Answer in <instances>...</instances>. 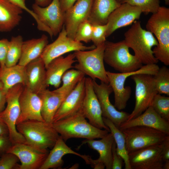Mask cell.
<instances>
[{"label":"cell","instance_id":"44","mask_svg":"<svg viewBox=\"0 0 169 169\" xmlns=\"http://www.w3.org/2000/svg\"><path fill=\"white\" fill-rule=\"evenodd\" d=\"M162 155L164 162L169 161V135L161 143Z\"/></svg>","mask_w":169,"mask_h":169},{"label":"cell","instance_id":"30","mask_svg":"<svg viewBox=\"0 0 169 169\" xmlns=\"http://www.w3.org/2000/svg\"><path fill=\"white\" fill-rule=\"evenodd\" d=\"M25 67L18 64L11 67L0 66V88L6 91L15 85L25 84ZM25 86V85H24Z\"/></svg>","mask_w":169,"mask_h":169},{"label":"cell","instance_id":"28","mask_svg":"<svg viewBox=\"0 0 169 169\" xmlns=\"http://www.w3.org/2000/svg\"><path fill=\"white\" fill-rule=\"evenodd\" d=\"M48 43V37L45 34L38 38L23 41L21 54L18 64L25 66L31 61L40 57Z\"/></svg>","mask_w":169,"mask_h":169},{"label":"cell","instance_id":"15","mask_svg":"<svg viewBox=\"0 0 169 169\" xmlns=\"http://www.w3.org/2000/svg\"><path fill=\"white\" fill-rule=\"evenodd\" d=\"M32 8L39 21L51 30L53 36L59 34L64 25L65 12L61 9L59 0H52L45 7L34 3Z\"/></svg>","mask_w":169,"mask_h":169},{"label":"cell","instance_id":"34","mask_svg":"<svg viewBox=\"0 0 169 169\" xmlns=\"http://www.w3.org/2000/svg\"><path fill=\"white\" fill-rule=\"evenodd\" d=\"M155 85L160 94L169 95V69L166 66L160 68L153 75Z\"/></svg>","mask_w":169,"mask_h":169},{"label":"cell","instance_id":"13","mask_svg":"<svg viewBox=\"0 0 169 169\" xmlns=\"http://www.w3.org/2000/svg\"><path fill=\"white\" fill-rule=\"evenodd\" d=\"M92 84L101 106L102 116L110 120L119 128L122 123L127 120L129 114L117 110L111 103L109 96L113 90L109 84L101 81L99 84L92 80Z\"/></svg>","mask_w":169,"mask_h":169},{"label":"cell","instance_id":"4","mask_svg":"<svg viewBox=\"0 0 169 169\" xmlns=\"http://www.w3.org/2000/svg\"><path fill=\"white\" fill-rule=\"evenodd\" d=\"M26 143L43 149L52 148L60 135L52 125L44 121L28 120L16 125Z\"/></svg>","mask_w":169,"mask_h":169},{"label":"cell","instance_id":"48","mask_svg":"<svg viewBox=\"0 0 169 169\" xmlns=\"http://www.w3.org/2000/svg\"><path fill=\"white\" fill-rule=\"evenodd\" d=\"M35 3L41 7H45L50 3L52 0H35Z\"/></svg>","mask_w":169,"mask_h":169},{"label":"cell","instance_id":"1","mask_svg":"<svg viewBox=\"0 0 169 169\" xmlns=\"http://www.w3.org/2000/svg\"><path fill=\"white\" fill-rule=\"evenodd\" d=\"M52 125L65 142L71 138L101 139L109 132L88 122L81 109L73 115L53 123Z\"/></svg>","mask_w":169,"mask_h":169},{"label":"cell","instance_id":"40","mask_svg":"<svg viewBox=\"0 0 169 169\" xmlns=\"http://www.w3.org/2000/svg\"><path fill=\"white\" fill-rule=\"evenodd\" d=\"M9 44V41L7 38L0 40V66L5 65Z\"/></svg>","mask_w":169,"mask_h":169},{"label":"cell","instance_id":"39","mask_svg":"<svg viewBox=\"0 0 169 169\" xmlns=\"http://www.w3.org/2000/svg\"><path fill=\"white\" fill-rule=\"evenodd\" d=\"M19 161L14 154L6 152L0 157V169H18Z\"/></svg>","mask_w":169,"mask_h":169},{"label":"cell","instance_id":"3","mask_svg":"<svg viewBox=\"0 0 169 169\" xmlns=\"http://www.w3.org/2000/svg\"><path fill=\"white\" fill-rule=\"evenodd\" d=\"M146 28L155 35L158 42L152 50L154 56L165 65H169V8L160 6L149 18Z\"/></svg>","mask_w":169,"mask_h":169},{"label":"cell","instance_id":"35","mask_svg":"<svg viewBox=\"0 0 169 169\" xmlns=\"http://www.w3.org/2000/svg\"><path fill=\"white\" fill-rule=\"evenodd\" d=\"M155 112L169 122V97L157 93L154 97L150 105Z\"/></svg>","mask_w":169,"mask_h":169},{"label":"cell","instance_id":"17","mask_svg":"<svg viewBox=\"0 0 169 169\" xmlns=\"http://www.w3.org/2000/svg\"><path fill=\"white\" fill-rule=\"evenodd\" d=\"M142 13L139 7L126 3H121L108 17L106 38L117 29L131 25L139 19Z\"/></svg>","mask_w":169,"mask_h":169},{"label":"cell","instance_id":"2","mask_svg":"<svg viewBox=\"0 0 169 169\" xmlns=\"http://www.w3.org/2000/svg\"><path fill=\"white\" fill-rule=\"evenodd\" d=\"M124 35L125 44L141 63L146 65L158 62L152 50L157 45V41L151 32L142 28L139 21H135Z\"/></svg>","mask_w":169,"mask_h":169},{"label":"cell","instance_id":"49","mask_svg":"<svg viewBox=\"0 0 169 169\" xmlns=\"http://www.w3.org/2000/svg\"><path fill=\"white\" fill-rule=\"evenodd\" d=\"M169 169V161H166L164 162L163 169Z\"/></svg>","mask_w":169,"mask_h":169},{"label":"cell","instance_id":"41","mask_svg":"<svg viewBox=\"0 0 169 169\" xmlns=\"http://www.w3.org/2000/svg\"><path fill=\"white\" fill-rule=\"evenodd\" d=\"M112 169H121L123 166V160L116 152V145L115 141L112 147Z\"/></svg>","mask_w":169,"mask_h":169},{"label":"cell","instance_id":"46","mask_svg":"<svg viewBox=\"0 0 169 169\" xmlns=\"http://www.w3.org/2000/svg\"><path fill=\"white\" fill-rule=\"evenodd\" d=\"M7 91L0 88V113L5 108L6 103V94Z\"/></svg>","mask_w":169,"mask_h":169},{"label":"cell","instance_id":"14","mask_svg":"<svg viewBox=\"0 0 169 169\" xmlns=\"http://www.w3.org/2000/svg\"><path fill=\"white\" fill-rule=\"evenodd\" d=\"M128 158L131 169H163L161 143L131 152Z\"/></svg>","mask_w":169,"mask_h":169},{"label":"cell","instance_id":"50","mask_svg":"<svg viewBox=\"0 0 169 169\" xmlns=\"http://www.w3.org/2000/svg\"><path fill=\"white\" fill-rule=\"evenodd\" d=\"M166 4L168 5L169 4V0H164Z\"/></svg>","mask_w":169,"mask_h":169},{"label":"cell","instance_id":"42","mask_svg":"<svg viewBox=\"0 0 169 169\" xmlns=\"http://www.w3.org/2000/svg\"><path fill=\"white\" fill-rule=\"evenodd\" d=\"M12 145L9 136H0V157L7 152Z\"/></svg>","mask_w":169,"mask_h":169},{"label":"cell","instance_id":"32","mask_svg":"<svg viewBox=\"0 0 169 169\" xmlns=\"http://www.w3.org/2000/svg\"><path fill=\"white\" fill-rule=\"evenodd\" d=\"M85 74L80 70L71 69L66 71L63 75L62 85L55 90L61 92H71L77 84L85 77Z\"/></svg>","mask_w":169,"mask_h":169},{"label":"cell","instance_id":"31","mask_svg":"<svg viewBox=\"0 0 169 169\" xmlns=\"http://www.w3.org/2000/svg\"><path fill=\"white\" fill-rule=\"evenodd\" d=\"M105 125L109 128L112 134L116 145L117 153L121 156L125 164V169H131L129 164L128 154L126 150L125 140L124 135L122 131L109 119L103 117Z\"/></svg>","mask_w":169,"mask_h":169},{"label":"cell","instance_id":"25","mask_svg":"<svg viewBox=\"0 0 169 169\" xmlns=\"http://www.w3.org/2000/svg\"><path fill=\"white\" fill-rule=\"evenodd\" d=\"M67 154H72L80 157L87 164L88 163L90 156L81 155L74 151L59 136L40 169L60 168L64 164L62 158Z\"/></svg>","mask_w":169,"mask_h":169},{"label":"cell","instance_id":"6","mask_svg":"<svg viewBox=\"0 0 169 169\" xmlns=\"http://www.w3.org/2000/svg\"><path fill=\"white\" fill-rule=\"evenodd\" d=\"M105 42L92 50L74 51V53L78 63L74 68L82 72L92 80L98 79L101 81L109 84L104 63Z\"/></svg>","mask_w":169,"mask_h":169},{"label":"cell","instance_id":"24","mask_svg":"<svg viewBox=\"0 0 169 169\" xmlns=\"http://www.w3.org/2000/svg\"><path fill=\"white\" fill-rule=\"evenodd\" d=\"M70 92L50 91L46 89L38 94L41 101V114L44 121L53 123L55 114Z\"/></svg>","mask_w":169,"mask_h":169},{"label":"cell","instance_id":"51","mask_svg":"<svg viewBox=\"0 0 169 169\" xmlns=\"http://www.w3.org/2000/svg\"><path fill=\"white\" fill-rule=\"evenodd\" d=\"M117 2L121 3V2L122 1V0H116Z\"/></svg>","mask_w":169,"mask_h":169},{"label":"cell","instance_id":"47","mask_svg":"<svg viewBox=\"0 0 169 169\" xmlns=\"http://www.w3.org/2000/svg\"><path fill=\"white\" fill-rule=\"evenodd\" d=\"M9 136V130L5 123L0 118V136Z\"/></svg>","mask_w":169,"mask_h":169},{"label":"cell","instance_id":"7","mask_svg":"<svg viewBox=\"0 0 169 169\" xmlns=\"http://www.w3.org/2000/svg\"><path fill=\"white\" fill-rule=\"evenodd\" d=\"M159 68L156 64L144 65L138 70L130 72L115 73L106 71V74L109 84L114 94V105L119 110L125 109L130 99L131 93V87L125 86L126 79L136 74H145L154 75Z\"/></svg>","mask_w":169,"mask_h":169},{"label":"cell","instance_id":"12","mask_svg":"<svg viewBox=\"0 0 169 169\" xmlns=\"http://www.w3.org/2000/svg\"><path fill=\"white\" fill-rule=\"evenodd\" d=\"M7 152L18 157L21 162L18 169H40L49 153L47 149L38 148L26 143L13 144Z\"/></svg>","mask_w":169,"mask_h":169},{"label":"cell","instance_id":"45","mask_svg":"<svg viewBox=\"0 0 169 169\" xmlns=\"http://www.w3.org/2000/svg\"><path fill=\"white\" fill-rule=\"evenodd\" d=\"M62 10L65 12L72 7L78 0H59Z\"/></svg>","mask_w":169,"mask_h":169},{"label":"cell","instance_id":"21","mask_svg":"<svg viewBox=\"0 0 169 169\" xmlns=\"http://www.w3.org/2000/svg\"><path fill=\"white\" fill-rule=\"evenodd\" d=\"M25 67V86L37 94L46 89L49 86L46 82V70L40 57L31 61Z\"/></svg>","mask_w":169,"mask_h":169},{"label":"cell","instance_id":"52","mask_svg":"<svg viewBox=\"0 0 169 169\" xmlns=\"http://www.w3.org/2000/svg\"></svg>","mask_w":169,"mask_h":169},{"label":"cell","instance_id":"16","mask_svg":"<svg viewBox=\"0 0 169 169\" xmlns=\"http://www.w3.org/2000/svg\"><path fill=\"white\" fill-rule=\"evenodd\" d=\"M81 109L91 125L110 132L103 121L101 106L94 90L92 79L90 77L85 78V95Z\"/></svg>","mask_w":169,"mask_h":169},{"label":"cell","instance_id":"5","mask_svg":"<svg viewBox=\"0 0 169 169\" xmlns=\"http://www.w3.org/2000/svg\"><path fill=\"white\" fill-rule=\"evenodd\" d=\"M104 54V61L120 73L136 71L142 66L134 55L129 52L124 40L116 43L106 41Z\"/></svg>","mask_w":169,"mask_h":169},{"label":"cell","instance_id":"18","mask_svg":"<svg viewBox=\"0 0 169 169\" xmlns=\"http://www.w3.org/2000/svg\"><path fill=\"white\" fill-rule=\"evenodd\" d=\"M93 0H78L65 12L64 25L67 35L74 39L79 25L88 20Z\"/></svg>","mask_w":169,"mask_h":169},{"label":"cell","instance_id":"33","mask_svg":"<svg viewBox=\"0 0 169 169\" xmlns=\"http://www.w3.org/2000/svg\"><path fill=\"white\" fill-rule=\"evenodd\" d=\"M23 42V38L21 35L12 37L9 41L6 66L9 67L17 64L21 57Z\"/></svg>","mask_w":169,"mask_h":169},{"label":"cell","instance_id":"36","mask_svg":"<svg viewBox=\"0 0 169 169\" xmlns=\"http://www.w3.org/2000/svg\"><path fill=\"white\" fill-rule=\"evenodd\" d=\"M160 0H122L121 3H126L141 8L142 13L147 14L157 12L160 7Z\"/></svg>","mask_w":169,"mask_h":169},{"label":"cell","instance_id":"19","mask_svg":"<svg viewBox=\"0 0 169 169\" xmlns=\"http://www.w3.org/2000/svg\"><path fill=\"white\" fill-rule=\"evenodd\" d=\"M19 102L20 113L17 125L28 120L44 121L41 114V101L38 94L24 86Z\"/></svg>","mask_w":169,"mask_h":169},{"label":"cell","instance_id":"43","mask_svg":"<svg viewBox=\"0 0 169 169\" xmlns=\"http://www.w3.org/2000/svg\"><path fill=\"white\" fill-rule=\"evenodd\" d=\"M11 2L17 5L23 10H24L29 13L35 19V21L38 19L36 15L33 13L32 10L29 9L26 6L25 4L26 0H8Z\"/></svg>","mask_w":169,"mask_h":169},{"label":"cell","instance_id":"20","mask_svg":"<svg viewBox=\"0 0 169 169\" xmlns=\"http://www.w3.org/2000/svg\"><path fill=\"white\" fill-rule=\"evenodd\" d=\"M84 78L67 95L56 112L53 122L73 115L82 108L85 95V80Z\"/></svg>","mask_w":169,"mask_h":169},{"label":"cell","instance_id":"38","mask_svg":"<svg viewBox=\"0 0 169 169\" xmlns=\"http://www.w3.org/2000/svg\"><path fill=\"white\" fill-rule=\"evenodd\" d=\"M92 24V34L91 41L96 47L106 41V33L107 29V23L104 25Z\"/></svg>","mask_w":169,"mask_h":169},{"label":"cell","instance_id":"9","mask_svg":"<svg viewBox=\"0 0 169 169\" xmlns=\"http://www.w3.org/2000/svg\"><path fill=\"white\" fill-rule=\"evenodd\" d=\"M121 131L125 136L128 154L160 144L169 136L159 130L144 126H133Z\"/></svg>","mask_w":169,"mask_h":169},{"label":"cell","instance_id":"37","mask_svg":"<svg viewBox=\"0 0 169 169\" xmlns=\"http://www.w3.org/2000/svg\"><path fill=\"white\" fill-rule=\"evenodd\" d=\"M92 30V24L88 19L86 20L78 26L74 39L78 42L89 43L91 40Z\"/></svg>","mask_w":169,"mask_h":169},{"label":"cell","instance_id":"23","mask_svg":"<svg viewBox=\"0 0 169 169\" xmlns=\"http://www.w3.org/2000/svg\"><path fill=\"white\" fill-rule=\"evenodd\" d=\"M74 53L64 57L62 56L52 60L46 67L47 85L58 88L61 82L62 77L67 70L74 68L73 64L77 61Z\"/></svg>","mask_w":169,"mask_h":169},{"label":"cell","instance_id":"11","mask_svg":"<svg viewBox=\"0 0 169 169\" xmlns=\"http://www.w3.org/2000/svg\"><path fill=\"white\" fill-rule=\"evenodd\" d=\"M96 47L94 44L89 46L85 45L81 42L68 37L64 25L57 38L46 46L40 57L44 61L46 68L53 59L66 53L92 50Z\"/></svg>","mask_w":169,"mask_h":169},{"label":"cell","instance_id":"26","mask_svg":"<svg viewBox=\"0 0 169 169\" xmlns=\"http://www.w3.org/2000/svg\"><path fill=\"white\" fill-rule=\"evenodd\" d=\"M23 9L8 0H0V32H9L20 23Z\"/></svg>","mask_w":169,"mask_h":169},{"label":"cell","instance_id":"27","mask_svg":"<svg viewBox=\"0 0 169 169\" xmlns=\"http://www.w3.org/2000/svg\"><path fill=\"white\" fill-rule=\"evenodd\" d=\"M114 141L112 134L110 132L100 140L85 139L82 142L80 146L87 144L99 154V158L95 161L103 163L106 169H112V147Z\"/></svg>","mask_w":169,"mask_h":169},{"label":"cell","instance_id":"29","mask_svg":"<svg viewBox=\"0 0 169 169\" xmlns=\"http://www.w3.org/2000/svg\"><path fill=\"white\" fill-rule=\"evenodd\" d=\"M120 4L116 0H93L88 20L92 24H106L110 14Z\"/></svg>","mask_w":169,"mask_h":169},{"label":"cell","instance_id":"8","mask_svg":"<svg viewBox=\"0 0 169 169\" xmlns=\"http://www.w3.org/2000/svg\"><path fill=\"white\" fill-rule=\"evenodd\" d=\"M24 86L22 84H18L8 90L6 107L0 113V118L8 126L9 136L13 145L26 143L24 137L16 128L17 122L20 113L19 98Z\"/></svg>","mask_w":169,"mask_h":169},{"label":"cell","instance_id":"10","mask_svg":"<svg viewBox=\"0 0 169 169\" xmlns=\"http://www.w3.org/2000/svg\"><path fill=\"white\" fill-rule=\"evenodd\" d=\"M135 84V104L127 121L141 114L149 106L154 96L158 93L153 75L145 74H136L131 76Z\"/></svg>","mask_w":169,"mask_h":169},{"label":"cell","instance_id":"22","mask_svg":"<svg viewBox=\"0 0 169 169\" xmlns=\"http://www.w3.org/2000/svg\"><path fill=\"white\" fill-rule=\"evenodd\" d=\"M138 126L156 129L169 135V122L160 116L151 106L137 117L122 123L119 129L121 131Z\"/></svg>","mask_w":169,"mask_h":169}]
</instances>
